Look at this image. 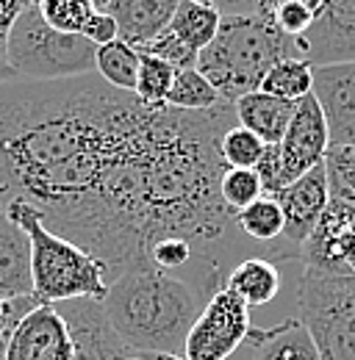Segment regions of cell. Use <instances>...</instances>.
Returning <instances> with one entry per match:
<instances>
[{
    "label": "cell",
    "mask_w": 355,
    "mask_h": 360,
    "mask_svg": "<svg viewBox=\"0 0 355 360\" xmlns=\"http://www.w3.org/2000/svg\"><path fill=\"white\" fill-rule=\"evenodd\" d=\"M97 47L78 34H61L42 20L39 8H25L6 42V61L25 81H64L94 72Z\"/></svg>",
    "instance_id": "5"
},
{
    "label": "cell",
    "mask_w": 355,
    "mask_h": 360,
    "mask_svg": "<svg viewBox=\"0 0 355 360\" xmlns=\"http://www.w3.org/2000/svg\"><path fill=\"white\" fill-rule=\"evenodd\" d=\"M3 211H6V205H3V200H0V214H3Z\"/></svg>",
    "instance_id": "38"
},
{
    "label": "cell",
    "mask_w": 355,
    "mask_h": 360,
    "mask_svg": "<svg viewBox=\"0 0 355 360\" xmlns=\"http://www.w3.org/2000/svg\"><path fill=\"white\" fill-rule=\"evenodd\" d=\"M81 37L89 39L94 47H103L114 39H120V28H117V20L108 14V11H97L92 20L87 22V28L81 31Z\"/></svg>",
    "instance_id": "33"
},
{
    "label": "cell",
    "mask_w": 355,
    "mask_h": 360,
    "mask_svg": "<svg viewBox=\"0 0 355 360\" xmlns=\"http://www.w3.org/2000/svg\"><path fill=\"white\" fill-rule=\"evenodd\" d=\"M244 344L250 360H322L300 319H286L272 330L250 327Z\"/></svg>",
    "instance_id": "18"
},
{
    "label": "cell",
    "mask_w": 355,
    "mask_h": 360,
    "mask_svg": "<svg viewBox=\"0 0 355 360\" xmlns=\"http://www.w3.org/2000/svg\"><path fill=\"white\" fill-rule=\"evenodd\" d=\"M300 321L322 360H355V277L303 266Z\"/></svg>",
    "instance_id": "6"
},
{
    "label": "cell",
    "mask_w": 355,
    "mask_h": 360,
    "mask_svg": "<svg viewBox=\"0 0 355 360\" xmlns=\"http://www.w3.org/2000/svg\"><path fill=\"white\" fill-rule=\"evenodd\" d=\"M330 202L355 211V147H330L325 155Z\"/></svg>",
    "instance_id": "27"
},
{
    "label": "cell",
    "mask_w": 355,
    "mask_h": 360,
    "mask_svg": "<svg viewBox=\"0 0 355 360\" xmlns=\"http://www.w3.org/2000/svg\"><path fill=\"white\" fill-rule=\"evenodd\" d=\"M178 70L170 67L167 61L150 56V53H139V75H136V89L133 97L150 108H161L167 105L170 89L175 84Z\"/></svg>",
    "instance_id": "24"
},
{
    "label": "cell",
    "mask_w": 355,
    "mask_h": 360,
    "mask_svg": "<svg viewBox=\"0 0 355 360\" xmlns=\"http://www.w3.org/2000/svg\"><path fill=\"white\" fill-rule=\"evenodd\" d=\"M313 17H316V14H313L311 8H306V6H300V3H283V6L275 8V14L269 17V22H272L283 37L300 39L311 28Z\"/></svg>",
    "instance_id": "32"
},
{
    "label": "cell",
    "mask_w": 355,
    "mask_h": 360,
    "mask_svg": "<svg viewBox=\"0 0 355 360\" xmlns=\"http://www.w3.org/2000/svg\"><path fill=\"white\" fill-rule=\"evenodd\" d=\"M220 103V91L208 84V78L197 67L180 70L175 75L173 89H170V97H167V105L178 108V111H208Z\"/></svg>",
    "instance_id": "25"
},
{
    "label": "cell",
    "mask_w": 355,
    "mask_h": 360,
    "mask_svg": "<svg viewBox=\"0 0 355 360\" xmlns=\"http://www.w3.org/2000/svg\"><path fill=\"white\" fill-rule=\"evenodd\" d=\"M283 3H300V6H306V8H311L313 14L322 8V3L325 0H259V17H264V20H269L272 14H275V8L278 6H283Z\"/></svg>",
    "instance_id": "35"
},
{
    "label": "cell",
    "mask_w": 355,
    "mask_h": 360,
    "mask_svg": "<svg viewBox=\"0 0 355 360\" xmlns=\"http://www.w3.org/2000/svg\"><path fill=\"white\" fill-rule=\"evenodd\" d=\"M222 25V14L211 3H200V0H183L178 6L175 17L170 22V34H175L183 45L192 53H203L206 47L217 39V31Z\"/></svg>",
    "instance_id": "20"
},
{
    "label": "cell",
    "mask_w": 355,
    "mask_h": 360,
    "mask_svg": "<svg viewBox=\"0 0 355 360\" xmlns=\"http://www.w3.org/2000/svg\"><path fill=\"white\" fill-rule=\"evenodd\" d=\"M6 214L28 233L31 241V277L34 297L39 302H70V300H100L108 291L106 266L75 247L73 241L50 233L42 225L39 214L25 202H8Z\"/></svg>",
    "instance_id": "4"
},
{
    "label": "cell",
    "mask_w": 355,
    "mask_h": 360,
    "mask_svg": "<svg viewBox=\"0 0 355 360\" xmlns=\"http://www.w3.org/2000/svg\"><path fill=\"white\" fill-rule=\"evenodd\" d=\"M250 308L230 288L217 291L203 314L197 316L189 338H186V360H225L230 358L250 333Z\"/></svg>",
    "instance_id": "7"
},
{
    "label": "cell",
    "mask_w": 355,
    "mask_h": 360,
    "mask_svg": "<svg viewBox=\"0 0 355 360\" xmlns=\"http://www.w3.org/2000/svg\"><path fill=\"white\" fill-rule=\"evenodd\" d=\"M220 191L225 205L239 214L247 205H253L259 197H264V186L256 169H225V175L220 180Z\"/></svg>",
    "instance_id": "29"
},
{
    "label": "cell",
    "mask_w": 355,
    "mask_h": 360,
    "mask_svg": "<svg viewBox=\"0 0 355 360\" xmlns=\"http://www.w3.org/2000/svg\"><path fill=\"white\" fill-rule=\"evenodd\" d=\"M108 3H111V0H94V6H97L100 11H103V8H108Z\"/></svg>",
    "instance_id": "37"
},
{
    "label": "cell",
    "mask_w": 355,
    "mask_h": 360,
    "mask_svg": "<svg viewBox=\"0 0 355 360\" xmlns=\"http://www.w3.org/2000/svg\"><path fill=\"white\" fill-rule=\"evenodd\" d=\"M6 360H73V338L56 305L39 302L14 327Z\"/></svg>",
    "instance_id": "14"
},
{
    "label": "cell",
    "mask_w": 355,
    "mask_h": 360,
    "mask_svg": "<svg viewBox=\"0 0 355 360\" xmlns=\"http://www.w3.org/2000/svg\"><path fill=\"white\" fill-rule=\"evenodd\" d=\"M139 53H150V56L167 61L170 67H175L178 72H180V70H192V67H197V53H192V50L183 45L175 34H170V31H164L158 39H153L150 45H144Z\"/></svg>",
    "instance_id": "30"
},
{
    "label": "cell",
    "mask_w": 355,
    "mask_h": 360,
    "mask_svg": "<svg viewBox=\"0 0 355 360\" xmlns=\"http://www.w3.org/2000/svg\"><path fill=\"white\" fill-rule=\"evenodd\" d=\"M294 45L297 56L311 67L355 61V0H325L311 28Z\"/></svg>",
    "instance_id": "9"
},
{
    "label": "cell",
    "mask_w": 355,
    "mask_h": 360,
    "mask_svg": "<svg viewBox=\"0 0 355 360\" xmlns=\"http://www.w3.org/2000/svg\"><path fill=\"white\" fill-rule=\"evenodd\" d=\"M142 360H186V358H173V355H139Z\"/></svg>",
    "instance_id": "36"
},
{
    "label": "cell",
    "mask_w": 355,
    "mask_h": 360,
    "mask_svg": "<svg viewBox=\"0 0 355 360\" xmlns=\"http://www.w3.org/2000/svg\"><path fill=\"white\" fill-rule=\"evenodd\" d=\"M300 58L294 39L283 37L264 17H222L217 39L197 56V70L220 91L222 103L261 89L266 72L283 61Z\"/></svg>",
    "instance_id": "3"
},
{
    "label": "cell",
    "mask_w": 355,
    "mask_h": 360,
    "mask_svg": "<svg viewBox=\"0 0 355 360\" xmlns=\"http://www.w3.org/2000/svg\"><path fill=\"white\" fill-rule=\"evenodd\" d=\"M266 144L247 128H242L239 122L222 136L220 153L228 169H256L261 155H264Z\"/></svg>",
    "instance_id": "28"
},
{
    "label": "cell",
    "mask_w": 355,
    "mask_h": 360,
    "mask_svg": "<svg viewBox=\"0 0 355 360\" xmlns=\"http://www.w3.org/2000/svg\"><path fill=\"white\" fill-rule=\"evenodd\" d=\"M261 91L297 103L313 91V70L303 58H283L266 72V78L261 81Z\"/></svg>",
    "instance_id": "23"
},
{
    "label": "cell",
    "mask_w": 355,
    "mask_h": 360,
    "mask_svg": "<svg viewBox=\"0 0 355 360\" xmlns=\"http://www.w3.org/2000/svg\"><path fill=\"white\" fill-rule=\"evenodd\" d=\"M34 294L31 277V241L28 233L6 211L0 214V302Z\"/></svg>",
    "instance_id": "16"
},
{
    "label": "cell",
    "mask_w": 355,
    "mask_h": 360,
    "mask_svg": "<svg viewBox=\"0 0 355 360\" xmlns=\"http://www.w3.org/2000/svg\"><path fill=\"white\" fill-rule=\"evenodd\" d=\"M147 105L97 72L0 86V200L31 205L42 225L94 255L100 191Z\"/></svg>",
    "instance_id": "1"
},
{
    "label": "cell",
    "mask_w": 355,
    "mask_h": 360,
    "mask_svg": "<svg viewBox=\"0 0 355 360\" xmlns=\"http://www.w3.org/2000/svg\"><path fill=\"white\" fill-rule=\"evenodd\" d=\"M200 3H208V0H200Z\"/></svg>",
    "instance_id": "40"
},
{
    "label": "cell",
    "mask_w": 355,
    "mask_h": 360,
    "mask_svg": "<svg viewBox=\"0 0 355 360\" xmlns=\"http://www.w3.org/2000/svg\"><path fill=\"white\" fill-rule=\"evenodd\" d=\"M300 264L309 269L355 277V211L330 202L309 236Z\"/></svg>",
    "instance_id": "11"
},
{
    "label": "cell",
    "mask_w": 355,
    "mask_h": 360,
    "mask_svg": "<svg viewBox=\"0 0 355 360\" xmlns=\"http://www.w3.org/2000/svg\"><path fill=\"white\" fill-rule=\"evenodd\" d=\"M31 6H37V0H0V86L17 81V72L6 61V42H8V31L14 20Z\"/></svg>",
    "instance_id": "31"
},
{
    "label": "cell",
    "mask_w": 355,
    "mask_h": 360,
    "mask_svg": "<svg viewBox=\"0 0 355 360\" xmlns=\"http://www.w3.org/2000/svg\"><path fill=\"white\" fill-rule=\"evenodd\" d=\"M236 227L244 238H250L253 244L266 247L272 252V258L278 261V241L283 238L286 230V217L280 211V202L275 197H259L253 205H247L244 211L236 214Z\"/></svg>",
    "instance_id": "21"
},
{
    "label": "cell",
    "mask_w": 355,
    "mask_h": 360,
    "mask_svg": "<svg viewBox=\"0 0 355 360\" xmlns=\"http://www.w3.org/2000/svg\"><path fill=\"white\" fill-rule=\"evenodd\" d=\"M222 17H259V0H208Z\"/></svg>",
    "instance_id": "34"
},
{
    "label": "cell",
    "mask_w": 355,
    "mask_h": 360,
    "mask_svg": "<svg viewBox=\"0 0 355 360\" xmlns=\"http://www.w3.org/2000/svg\"><path fill=\"white\" fill-rule=\"evenodd\" d=\"M311 70L313 97L322 108L330 147H355V61Z\"/></svg>",
    "instance_id": "13"
},
{
    "label": "cell",
    "mask_w": 355,
    "mask_h": 360,
    "mask_svg": "<svg viewBox=\"0 0 355 360\" xmlns=\"http://www.w3.org/2000/svg\"><path fill=\"white\" fill-rule=\"evenodd\" d=\"M37 8L42 20L61 31V34H78L87 28V22L100 11L94 0H37Z\"/></svg>",
    "instance_id": "26"
},
{
    "label": "cell",
    "mask_w": 355,
    "mask_h": 360,
    "mask_svg": "<svg viewBox=\"0 0 355 360\" xmlns=\"http://www.w3.org/2000/svg\"><path fill=\"white\" fill-rule=\"evenodd\" d=\"M328 150H330L328 125H325L322 108H319V103L311 91L309 97L297 100V111L289 122V131L283 136V141L278 144L286 186L294 183L297 178H303L313 167H319L325 161Z\"/></svg>",
    "instance_id": "12"
},
{
    "label": "cell",
    "mask_w": 355,
    "mask_h": 360,
    "mask_svg": "<svg viewBox=\"0 0 355 360\" xmlns=\"http://www.w3.org/2000/svg\"><path fill=\"white\" fill-rule=\"evenodd\" d=\"M180 3L183 0H111L103 11L117 20L120 39L142 50L170 28Z\"/></svg>",
    "instance_id": "15"
},
{
    "label": "cell",
    "mask_w": 355,
    "mask_h": 360,
    "mask_svg": "<svg viewBox=\"0 0 355 360\" xmlns=\"http://www.w3.org/2000/svg\"><path fill=\"white\" fill-rule=\"evenodd\" d=\"M94 72L114 89L131 91L136 89V75H139V50L125 45L123 39H114L108 45L97 47L94 56Z\"/></svg>",
    "instance_id": "22"
},
{
    "label": "cell",
    "mask_w": 355,
    "mask_h": 360,
    "mask_svg": "<svg viewBox=\"0 0 355 360\" xmlns=\"http://www.w3.org/2000/svg\"><path fill=\"white\" fill-rule=\"evenodd\" d=\"M275 200L280 202V211L286 217L283 238L278 241V261H300L309 236L330 205V186H328L325 161L319 167H313L311 172H306L303 178L289 183L280 194H275Z\"/></svg>",
    "instance_id": "8"
},
{
    "label": "cell",
    "mask_w": 355,
    "mask_h": 360,
    "mask_svg": "<svg viewBox=\"0 0 355 360\" xmlns=\"http://www.w3.org/2000/svg\"><path fill=\"white\" fill-rule=\"evenodd\" d=\"M208 297L170 271L136 258L103 297V311L133 355L183 358L186 338Z\"/></svg>",
    "instance_id": "2"
},
{
    "label": "cell",
    "mask_w": 355,
    "mask_h": 360,
    "mask_svg": "<svg viewBox=\"0 0 355 360\" xmlns=\"http://www.w3.org/2000/svg\"><path fill=\"white\" fill-rule=\"evenodd\" d=\"M128 360H142V358H139V355H131V358H128Z\"/></svg>",
    "instance_id": "39"
},
{
    "label": "cell",
    "mask_w": 355,
    "mask_h": 360,
    "mask_svg": "<svg viewBox=\"0 0 355 360\" xmlns=\"http://www.w3.org/2000/svg\"><path fill=\"white\" fill-rule=\"evenodd\" d=\"M233 111H236L239 125L253 131L264 144H280L286 131H289L294 111H297V103L272 97V94H264L259 89L239 97L233 103Z\"/></svg>",
    "instance_id": "17"
},
{
    "label": "cell",
    "mask_w": 355,
    "mask_h": 360,
    "mask_svg": "<svg viewBox=\"0 0 355 360\" xmlns=\"http://www.w3.org/2000/svg\"><path fill=\"white\" fill-rule=\"evenodd\" d=\"M56 311L67 321L73 338V360H128L133 355L111 327L100 300L56 302Z\"/></svg>",
    "instance_id": "10"
},
{
    "label": "cell",
    "mask_w": 355,
    "mask_h": 360,
    "mask_svg": "<svg viewBox=\"0 0 355 360\" xmlns=\"http://www.w3.org/2000/svg\"><path fill=\"white\" fill-rule=\"evenodd\" d=\"M280 285H283L280 266L272 258H261V255H253V258H244L242 264H236L225 283V288L239 294L247 308L269 305L280 294Z\"/></svg>",
    "instance_id": "19"
}]
</instances>
